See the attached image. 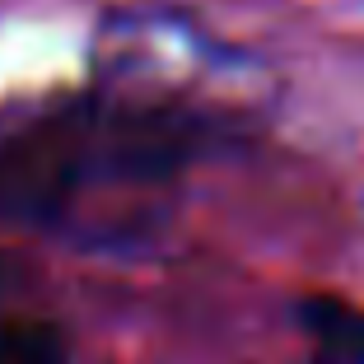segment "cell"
Instances as JSON below:
<instances>
[{"instance_id":"1","label":"cell","mask_w":364,"mask_h":364,"mask_svg":"<svg viewBox=\"0 0 364 364\" xmlns=\"http://www.w3.org/2000/svg\"><path fill=\"white\" fill-rule=\"evenodd\" d=\"M98 80L103 94L131 112V122L178 136L201 117V98L215 94L247 103L243 61L205 38L182 14H122L103 28L98 43Z\"/></svg>"},{"instance_id":"2","label":"cell","mask_w":364,"mask_h":364,"mask_svg":"<svg viewBox=\"0 0 364 364\" xmlns=\"http://www.w3.org/2000/svg\"><path fill=\"white\" fill-rule=\"evenodd\" d=\"M299 327L309 336L313 364H364V309L318 294L299 309Z\"/></svg>"},{"instance_id":"3","label":"cell","mask_w":364,"mask_h":364,"mask_svg":"<svg viewBox=\"0 0 364 364\" xmlns=\"http://www.w3.org/2000/svg\"><path fill=\"white\" fill-rule=\"evenodd\" d=\"M0 364H70V341L47 318H10L0 327Z\"/></svg>"}]
</instances>
